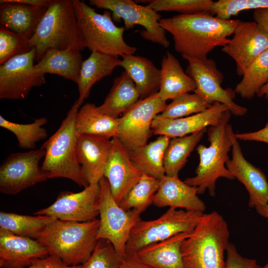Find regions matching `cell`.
Here are the masks:
<instances>
[{"instance_id":"1","label":"cell","mask_w":268,"mask_h":268,"mask_svg":"<svg viewBox=\"0 0 268 268\" xmlns=\"http://www.w3.org/2000/svg\"><path fill=\"white\" fill-rule=\"evenodd\" d=\"M240 21L221 19L200 12L161 18L159 23L172 36L175 50L183 58L203 59L216 47L229 42L228 38Z\"/></svg>"},{"instance_id":"2","label":"cell","mask_w":268,"mask_h":268,"mask_svg":"<svg viewBox=\"0 0 268 268\" xmlns=\"http://www.w3.org/2000/svg\"><path fill=\"white\" fill-rule=\"evenodd\" d=\"M230 232L227 222L217 211L203 213L181 245L185 268H224V253Z\"/></svg>"},{"instance_id":"3","label":"cell","mask_w":268,"mask_h":268,"mask_svg":"<svg viewBox=\"0 0 268 268\" xmlns=\"http://www.w3.org/2000/svg\"><path fill=\"white\" fill-rule=\"evenodd\" d=\"M99 219L76 222L56 219L37 240L66 264L77 266L85 263L94 251L98 239Z\"/></svg>"},{"instance_id":"4","label":"cell","mask_w":268,"mask_h":268,"mask_svg":"<svg viewBox=\"0 0 268 268\" xmlns=\"http://www.w3.org/2000/svg\"><path fill=\"white\" fill-rule=\"evenodd\" d=\"M231 115L229 110L226 111L218 124L208 127V146L200 144L196 148L200 162L196 175L187 178L184 181L197 187L198 194H203L207 190L209 195L214 197L218 179H235L226 167V163L229 159L228 153L232 146L231 133L233 129L229 123Z\"/></svg>"},{"instance_id":"5","label":"cell","mask_w":268,"mask_h":268,"mask_svg":"<svg viewBox=\"0 0 268 268\" xmlns=\"http://www.w3.org/2000/svg\"><path fill=\"white\" fill-rule=\"evenodd\" d=\"M30 42L36 48L37 61L49 49L84 50L86 45L72 0H52Z\"/></svg>"},{"instance_id":"6","label":"cell","mask_w":268,"mask_h":268,"mask_svg":"<svg viewBox=\"0 0 268 268\" xmlns=\"http://www.w3.org/2000/svg\"><path fill=\"white\" fill-rule=\"evenodd\" d=\"M79 106L75 101L62 121L59 129L40 146L45 151L41 166L48 179L64 178L74 182L79 187H86L76 155L78 134L75 127L76 114Z\"/></svg>"},{"instance_id":"7","label":"cell","mask_w":268,"mask_h":268,"mask_svg":"<svg viewBox=\"0 0 268 268\" xmlns=\"http://www.w3.org/2000/svg\"><path fill=\"white\" fill-rule=\"evenodd\" d=\"M72 2L89 51L118 57L135 53L136 48L128 44L124 39L125 28L114 24L110 11L106 10L100 14L83 1L72 0Z\"/></svg>"},{"instance_id":"8","label":"cell","mask_w":268,"mask_h":268,"mask_svg":"<svg viewBox=\"0 0 268 268\" xmlns=\"http://www.w3.org/2000/svg\"><path fill=\"white\" fill-rule=\"evenodd\" d=\"M203 214L198 211L169 208L157 219H140L132 229L126 246V254H135L147 245L179 233H191Z\"/></svg>"},{"instance_id":"9","label":"cell","mask_w":268,"mask_h":268,"mask_svg":"<svg viewBox=\"0 0 268 268\" xmlns=\"http://www.w3.org/2000/svg\"><path fill=\"white\" fill-rule=\"evenodd\" d=\"M100 186L99 225L98 239L110 242L121 258L126 256V246L132 229L141 219L133 210H126L114 199L107 179L103 177Z\"/></svg>"},{"instance_id":"10","label":"cell","mask_w":268,"mask_h":268,"mask_svg":"<svg viewBox=\"0 0 268 268\" xmlns=\"http://www.w3.org/2000/svg\"><path fill=\"white\" fill-rule=\"evenodd\" d=\"M167 105L157 93L139 99L118 118V132L116 137L128 152L147 143L152 134V121L156 115L164 110Z\"/></svg>"},{"instance_id":"11","label":"cell","mask_w":268,"mask_h":268,"mask_svg":"<svg viewBox=\"0 0 268 268\" xmlns=\"http://www.w3.org/2000/svg\"><path fill=\"white\" fill-rule=\"evenodd\" d=\"M89 3L110 11L115 21L123 19L125 29L140 25L144 28L140 32L144 39L166 48L170 46L165 31L159 23L161 15L148 5H141L132 0H90Z\"/></svg>"},{"instance_id":"12","label":"cell","mask_w":268,"mask_h":268,"mask_svg":"<svg viewBox=\"0 0 268 268\" xmlns=\"http://www.w3.org/2000/svg\"><path fill=\"white\" fill-rule=\"evenodd\" d=\"M42 148L9 154L0 166V192L14 195L48 178L39 163L45 157Z\"/></svg>"},{"instance_id":"13","label":"cell","mask_w":268,"mask_h":268,"mask_svg":"<svg viewBox=\"0 0 268 268\" xmlns=\"http://www.w3.org/2000/svg\"><path fill=\"white\" fill-rule=\"evenodd\" d=\"M184 59L189 64L185 72L196 84L194 92L212 103L219 102L225 105L235 116H243L246 114L247 109L234 101L236 94L234 90L229 87L226 89L222 87L224 76L213 59L188 57Z\"/></svg>"},{"instance_id":"14","label":"cell","mask_w":268,"mask_h":268,"mask_svg":"<svg viewBox=\"0 0 268 268\" xmlns=\"http://www.w3.org/2000/svg\"><path fill=\"white\" fill-rule=\"evenodd\" d=\"M36 50L17 55L0 66V99L25 98L34 87L46 83L45 75L36 72L34 64Z\"/></svg>"},{"instance_id":"15","label":"cell","mask_w":268,"mask_h":268,"mask_svg":"<svg viewBox=\"0 0 268 268\" xmlns=\"http://www.w3.org/2000/svg\"><path fill=\"white\" fill-rule=\"evenodd\" d=\"M99 206V184H91L79 192H61L51 205L34 214L61 220L86 222L97 219Z\"/></svg>"},{"instance_id":"16","label":"cell","mask_w":268,"mask_h":268,"mask_svg":"<svg viewBox=\"0 0 268 268\" xmlns=\"http://www.w3.org/2000/svg\"><path fill=\"white\" fill-rule=\"evenodd\" d=\"M233 35L221 51L235 61L237 74L242 76L248 66L268 50V33L255 21H240Z\"/></svg>"},{"instance_id":"17","label":"cell","mask_w":268,"mask_h":268,"mask_svg":"<svg viewBox=\"0 0 268 268\" xmlns=\"http://www.w3.org/2000/svg\"><path fill=\"white\" fill-rule=\"evenodd\" d=\"M232 157L226 167L234 178L245 186L249 194L248 206L255 208L268 203V181L265 174L244 157L238 139L232 131Z\"/></svg>"},{"instance_id":"18","label":"cell","mask_w":268,"mask_h":268,"mask_svg":"<svg viewBox=\"0 0 268 268\" xmlns=\"http://www.w3.org/2000/svg\"><path fill=\"white\" fill-rule=\"evenodd\" d=\"M112 146L104 177L110 185L112 196L119 204L139 181L143 173L132 163L129 152L117 137L111 139Z\"/></svg>"},{"instance_id":"19","label":"cell","mask_w":268,"mask_h":268,"mask_svg":"<svg viewBox=\"0 0 268 268\" xmlns=\"http://www.w3.org/2000/svg\"><path fill=\"white\" fill-rule=\"evenodd\" d=\"M228 110L225 105L214 102L205 110L185 117L167 119L158 114L152 121V132L155 135H165L170 138L186 136L216 125Z\"/></svg>"},{"instance_id":"20","label":"cell","mask_w":268,"mask_h":268,"mask_svg":"<svg viewBox=\"0 0 268 268\" xmlns=\"http://www.w3.org/2000/svg\"><path fill=\"white\" fill-rule=\"evenodd\" d=\"M111 146L110 138L78 134L76 146V158L83 176L89 185L99 183L104 177Z\"/></svg>"},{"instance_id":"21","label":"cell","mask_w":268,"mask_h":268,"mask_svg":"<svg viewBox=\"0 0 268 268\" xmlns=\"http://www.w3.org/2000/svg\"><path fill=\"white\" fill-rule=\"evenodd\" d=\"M48 255L46 249L37 240L0 228V268H26L33 259Z\"/></svg>"},{"instance_id":"22","label":"cell","mask_w":268,"mask_h":268,"mask_svg":"<svg viewBox=\"0 0 268 268\" xmlns=\"http://www.w3.org/2000/svg\"><path fill=\"white\" fill-rule=\"evenodd\" d=\"M152 204L158 207L169 206L201 212L206 209L205 203L198 196L197 187L189 185L178 176L166 175L160 180Z\"/></svg>"},{"instance_id":"23","label":"cell","mask_w":268,"mask_h":268,"mask_svg":"<svg viewBox=\"0 0 268 268\" xmlns=\"http://www.w3.org/2000/svg\"><path fill=\"white\" fill-rule=\"evenodd\" d=\"M0 24L9 30L30 39L47 7L30 5L13 0H0Z\"/></svg>"},{"instance_id":"24","label":"cell","mask_w":268,"mask_h":268,"mask_svg":"<svg viewBox=\"0 0 268 268\" xmlns=\"http://www.w3.org/2000/svg\"><path fill=\"white\" fill-rule=\"evenodd\" d=\"M190 235L189 233L176 234L147 245L135 254L140 261L150 268H185L181 248L183 241Z\"/></svg>"},{"instance_id":"25","label":"cell","mask_w":268,"mask_h":268,"mask_svg":"<svg viewBox=\"0 0 268 268\" xmlns=\"http://www.w3.org/2000/svg\"><path fill=\"white\" fill-rule=\"evenodd\" d=\"M160 84L158 95L164 101L196 89L194 80L185 72L179 60L167 52L161 61Z\"/></svg>"},{"instance_id":"26","label":"cell","mask_w":268,"mask_h":268,"mask_svg":"<svg viewBox=\"0 0 268 268\" xmlns=\"http://www.w3.org/2000/svg\"><path fill=\"white\" fill-rule=\"evenodd\" d=\"M118 56L92 52L83 61L77 82L79 96L77 103L80 107L90 95L93 86L104 77L112 74L115 68L120 66Z\"/></svg>"},{"instance_id":"27","label":"cell","mask_w":268,"mask_h":268,"mask_svg":"<svg viewBox=\"0 0 268 268\" xmlns=\"http://www.w3.org/2000/svg\"><path fill=\"white\" fill-rule=\"evenodd\" d=\"M120 67H123L134 81L140 99L158 92L160 84V69L146 58L124 55Z\"/></svg>"},{"instance_id":"28","label":"cell","mask_w":268,"mask_h":268,"mask_svg":"<svg viewBox=\"0 0 268 268\" xmlns=\"http://www.w3.org/2000/svg\"><path fill=\"white\" fill-rule=\"evenodd\" d=\"M81 52L73 49L48 50L35 64L37 73L59 75L77 83L83 61Z\"/></svg>"},{"instance_id":"29","label":"cell","mask_w":268,"mask_h":268,"mask_svg":"<svg viewBox=\"0 0 268 268\" xmlns=\"http://www.w3.org/2000/svg\"><path fill=\"white\" fill-rule=\"evenodd\" d=\"M140 99L134 81L124 71L113 80L103 103L97 107L101 113L118 119Z\"/></svg>"},{"instance_id":"30","label":"cell","mask_w":268,"mask_h":268,"mask_svg":"<svg viewBox=\"0 0 268 268\" xmlns=\"http://www.w3.org/2000/svg\"><path fill=\"white\" fill-rule=\"evenodd\" d=\"M170 138L159 135L155 140L129 152L134 166L143 173L159 180L165 175L164 156Z\"/></svg>"},{"instance_id":"31","label":"cell","mask_w":268,"mask_h":268,"mask_svg":"<svg viewBox=\"0 0 268 268\" xmlns=\"http://www.w3.org/2000/svg\"><path fill=\"white\" fill-rule=\"evenodd\" d=\"M78 134L116 137L118 132V119L100 112L95 104L87 102L78 110L75 121Z\"/></svg>"},{"instance_id":"32","label":"cell","mask_w":268,"mask_h":268,"mask_svg":"<svg viewBox=\"0 0 268 268\" xmlns=\"http://www.w3.org/2000/svg\"><path fill=\"white\" fill-rule=\"evenodd\" d=\"M207 130L205 128L186 136L170 138L164 156L166 175L178 176L179 171L185 165L189 156L197 147Z\"/></svg>"},{"instance_id":"33","label":"cell","mask_w":268,"mask_h":268,"mask_svg":"<svg viewBox=\"0 0 268 268\" xmlns=\"http://www.w3.org/2000/svg\"><path fill=\"white\" fill-rule=\"evenodd\" d=\"M57 219L44 215L34 216L0 212V228L15 235L37 240Z\"/></svg>"},{"instance_id":"34","label":"cell","mask_w":268,"mask_h":268,"mask_svg":"<svg viewBox=\"0 0 268 268\" xmlns=\"http://www.w3.org/2000/svg\"><path fill=\"white\" fill-rule=\"evenodd\" d=\"M242 76L234 90L242 98L250 99L268 82V50L248 66Z\"/></svg>"},{"instance_id":"35","label":"cell","mask_w":268,"mask_h":268,"mask_svg":"<svg viewBox=\"0 0 268 268\" xmlns=\"http://www.w3.org/2000/svg\"><path fill=\"white\" fill-rule=\"evenodd\" d=\"M159 183L160 180L143 173L119 205L126 210H133L140 214L153 203Z\"/></svg>"},{"instance_id":"36","label":"cell","mask_w":268,"mask_h":268,"mask_svg":"<svg viewBox=\"0 0 268 268\" xmlns=\"http://www.w3.org/2000/svg\"><path fill=\"white\" fill-rule=\"evenodd\" d=\"M47 122L46 117H40L34 119L32 123L19 124L9 121L0 116V127L15 135L20 148L30 150L35 148L37 142L47 138V131L43 127Z\"/></svg>"},{"instance_id":"37","label":"cell","mask_w":268,"mask_h":268,"mask_svg":"<svg viewBox=\"0 0 268 268\" xmlns=\"http://www.w3.org/2000/svg\"><path fill=\"white\" fill-rule=\"evenodd\" d=\"M213 103L195 92L186 93L173 99L159 115L167 119L185 117L201 113Z\"/></svg>"},{"instance_id":"38","label":"cell","mask_w":268,"mask_h":268,"mask_svg":"<svg viewBox=\"0 0 268 268\" xmlns=\"http://www.w3.org/2000/svg\"><path fill=\"white\" fill-rule=\"evenodd\" d=\"M211 0H153L148 5L156 11H174L188 14L200 12L210 13Z\"/></svg>"},{"instance_id":"39","label":"cell","mask_w":268,"mask_h":268,"mask_svg":"<svg viewBox=\"0 0 268 268\" xmlns=\"http://www.w3.org/2000/svg\"><path fill=\"white\" fill-rule=\"evenodd\" d=\"M33 47L30 39L0 26V64L17 55L30 51Z\"/></svg>"},{"instance_id":"40","label":"cell","mask_w":268,"mask_h":268,"mask_svg":"<svg viewBox=\"0 0 268 268\" xmlns=\"http://www.w3.org/2000/svg\"><path fill=\"white\" fill-rule=\"evenodd\" d=\"M262 8H268V0H219L213 2L210 14L228 20L240 11Z\"/></svg>"},{"instance_id":"41","label":"cell","mask_w":268,"mask_h":268,"mask_svg":"<svg viewBox=\"0 0 268 268\" xmlns=\"http://www.w3.org/2000/svg\"><path fill=\"white\" fill-rule=\"evenodd\" d=\"M121 259L110 242L99 239L91 256L81 268H118Z\"/></svg>"},{"instance_id":"42","label":"cell","mask_w":268,"mask_h":268,"mask_svg":"<svg viewBox=\"0 0 268 268\" xmlns=\"http://www.w3.org/2000/svg\"><path fill=\"white\" fill-rule=\"evenodd\" d=\"M226 259L224 268H262L256 260L242 256L235 246L229 242L226 250Z\"/></svg>"},{"instance_id":"43","label":"cell","mask_w":268,"mask_h":268,"mask_svg":"<svg viewBox=\"0 0 268 268\" xmlns=\"http://www.w3.org/2000/svg\"><path fill=\"white\" fill-rule=\"evenodd\" d=\"M81 265L69 266L55 255H48L42 258L33 259L31 265L26 268H81Z\"/></svg>"},{"instance_id":"44","label":"cell","mask_w":268,"mask_h":268,"mask_svg":"<svg viewBox=\"0 0 268 268\" xmlns=\"http://www.w3.org/2000/svg\"><path fill=\"white\" fill-rule=\"evenodd\" d=\"M268 114V108L267 109ZM237 139L244 141H256L268 143V121L262 129L250 133L235 134Z\"/></svg>"},{"instance_id":"45","label":"cell","mask_w":268,"mask_h":268,"mask_svg":"<svg viewBox=\"0 0 268 268\" xmlns=\"http://www.w3.org/2000/svg\"><path fill=\"white\" fill-rule=\"evenodd\" d=\"M118 268H150L142 263L137 258L135 253L126 254L121 259Z\"/></svg>"},{"instance_id":"46","label":"cell","mask_w":268,"mask_h":268,"mask_svg":"<svg viewBox=\"0 0 268 268\" xmlns=\"http://www.w3.org/2000/svg\"><path fill=\"white\" fill-rule=\"evenodd\" d=\"M253 15L254 21L268 33V8L256 9L254 10Z\"/></svg>"},{"instance_id":"47","label":"cell","mask_w":268,"mask_h":268,"mask_svg":"<svg viewBox=\"0 0 268 268\" xmlns=\"http://www.w3.org/2000/svg\"><path fill=\"white\" fill-rule=\"evenodd\" d=\"M258 213L261 216L268 219V203L255 207Z\"/></svg>"},{"instance_id":"48","label":"cell","mask_w":268,"mask_h":268,"mask_svg":"<svg viewBox=\"0 0 268 268\" xmlns=\"http://www.w3.org/2000/svg\"><path fill=\"white\" fill-rule=\"evenodd\" d=\"M257 95L259 97H264L268 100V82L261 88Z\"/></svg>"},{"instance_id":"49","label":"cell","mask_w":268,"mask_h":268,"mask_svg":"<svg viewBox=\"0 0 268 268\" xmlns=\"http://www.w3.org/2000/svg\"><path fill=\"white\" fill-rule=\"evenodd\" d=\"M262 268H268V261L267 264L264 267H262Z\"/></svg>"}]
</instances>
